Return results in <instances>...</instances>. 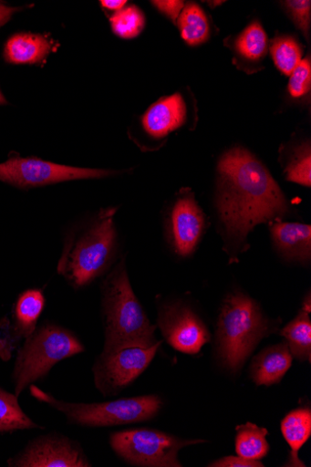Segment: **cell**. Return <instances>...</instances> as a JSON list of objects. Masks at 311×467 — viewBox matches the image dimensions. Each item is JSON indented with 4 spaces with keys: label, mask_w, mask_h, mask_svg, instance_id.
Instances as JSON below:
<instances>
[{
    "label": "cell",
    "mask_w": 311,
    "mask_h": 467,
    "mask_svg": "<svg viewBox=\"0 0 311 467\" xmlns=\"http://www.w3.org/2000/svg\"><path fill=\"white\" fill-rule=\"evenodd\" d=\"M217 171L218 216L230 247L240 252L256 225L286 215L287 202L269 170L243 148L222 156Z\"/></svg>",
    "instance_id": "obj_1"
},
{
    "label": "cell",
    "mask_w": 311,
    "mask_h": 467,
    "mask_svg": "<svg viewBox=\"0 0 311 467\" xmlns=\"http://www.w3.org/2000/svg\"><path fill=\"white\" fill-rule=\"evenodd\" d=\"M102 294L104 349L124 346L152 347L158 343L157 327L151 324L131 288L124 259L107 276Z\"/></svg>",
    "instance_id": "obj_2"
},
{
    "label": "cell",
    "mask_w": 311,
    "mask_h": 467,
    "mask_svg": "<svg viewBox=\"0 0 311 467\" xmlns=\"http://www.w3.org/2000/svg\"><path fill=\"white\" fill-rule=\"evenodd\" d=\"M272 332V324L255 301L241 292L230 294L217 322L216 348L220 362L231 372H240L258 344Z\"/></svg>",
    "instance_id": "obj_3"
},
{
    "label": "cell",
    "mask_w": 311,
    "mask_h": 467,
    "mask_svg": "<svg viewBox=\"0 0 311 467\" xmlns=\"http://www.w3.org/2000/svg\"><path fill=\"white\" fill-rule=\"evenodd\" d=\"M29 388L36 400L49 405L61 412L69 423L81 428H108L150 420L163 407L161 398L157 395L101 403H71L59 400L34 385Z\"/></svg>",
    "instance_id": "obj_4"
},
{
    "label": "cell",
    "mask_w": 311,
    "mask_h": 467,
    "mask_svg": "<svg viewBox=\"0 0 311 467\" xmlns=\"http://www.w3.org/2000/svg\"><path fill=\"white\" fill-rule=\"evenodd\" d=\"M84 352L78 337L62 327L47 324L36 328L17 352L12 374L16 396L46 378L57 363Z\"/></svg>",
    "instance_id": "obj_5"
},
{
    "label": "cell",
    "mask_w": 311,
    "mask_h": 467,
    "mask_svg": "<svg viewBox=\"0 0 311 467\" xmlns=\"http://www.w3.org/2000/svg\"><path fill=\"white\" fill-rule=\"evenodd\" d=\"M116 209L102 211L97 223L67 249L59 263V274L75 287H83L100 276L112 262L115 252Z\"/></svg>",
    "instance_id": "obj_6"
},
{
    "label": "cell",
    "mask_w": 311,
    "mask_h": 467,
    "mask_svg": "<svg viewBox=\"0 0 311 467\" xmlns=\"http://www.w3.org/2000/svg\"><path fill=\"white\" fill-rule=\"evenodd\" d=\"M184 440L158 430L142 428L114 432L109 443L114 452L127 463L142 467H181L180 451L202 443Z\"/></svg>",
    "instance_id": "obj_7"
},
{
    "label": "cell",
    "mask_w": 311,
    "mask_h": 467,
    "mask_svg": "<svg viewBox=\"0 0 311 467\" xmlns=\"http://www.w3.org/2000/svg\"><path fill=\"white\" fill-rule=\"evenodd\" d=\"M161 344L104 349L93 367L97 389L105 397L121 393L150 367Z\"/></svg>",
    "instance_id": "obj_8"
},
{
    "label": "cell",
    "mask_w": 311,
    "mask_h": 467,
    "mask_svg": "<svg viewBox=\"0 0 311 467\" xmlns=\"http://www.w3.org/2000/svg\"><path fill=\"white\" fill-rule=\"evenodd\" d=\"M113 172L102 169L66 166L34 158H11L0 163V181L28 189L64 182L101 179Z\"/></svg>",
    "instance_id": "obj_9"
},
{
    "label": "cell",
    "mask_w": 311,
    "mask_h": 467,
    "mask_svg": "<svg viewBox=\"0 0 311 467\" xmlns=\"http://www.w3.org/2000/svg\"><path fill=\"white\" fill-rule=\"evenodd\" d=\"M11 467H91L82 446L57 432L35 438L10 458Z\"/></svg>",
    "instance_id": "obj_10"
},
{
    "label": "cell",
    "mask_w": 311,
    "mask_h": 467,
    "mask_svg": "<svg viewBox=\"0 0 311 467\" xmlns=\"http://www.w3.org/2000/svg\"><path fill=\"white\" fill-rule=\"evenodd\" d=\"M158 326L166 342L176 351L197 355L211 341V334L190 307L181 304L163 306L159 312Z\"/></svg>",
    "instance_id": "obj_11"
},
{
    "label": "cell",
    "mask_w": 311,
    "mask_h": 467,
    "mask_svg": "<svg viewBox=\"0 0 311 467\" xmlns=\"http://www.w3.org/2000/svg\"><path fill=\"white\" fill-rule=\"evenodd\" d=\"M205 229V216L193 194L187 192L177 199L168 227L169 240L173 251L182 258L192 256Z\"/></svg>",
    "instance_id": "obj_12"
},
{
    "label": "cell",
    "mask_w": 311,
    "mask_h": 467,
    "mask_svg": "<svg viewBox=\"0 0 311 467\" xmlns=\"http://www.w3.org/2000/svg\"><path fill=\"white\" fill-rule=\"evenodd\" d=\"M270 230L274 244L285 259L301 264L310 261V225L276 220L271 223Z\"/></svg>",
    "instance_id": "obj_13"
},
{
    "label": "cell",
    "mask_w": 311,
    "mask_h": 467,
    "mask_svg": "<svg viewBox=\"0 0 311 467\" xmlns=\"http://www.w3.org/2000/svg\"><path fill=\"white\" fill-rule=\"evenodd\" d=\"M293 364V356L286 342L264 349L250 367V377L257 387L277 385Z\"/></svg>",
    "instance_id": "obj_14"
},
{
    "label": "cell",
    "mask_w": 311,
    "mask_h": 467,
    "mask_svg": "<svg viewBox=\"0 0 311 467\" xmlns=\"http://www.w3.org/2000/svg\"><path fill=\"white\" fill-rule=\"evenodd\" d=\"M186 104L180 94L163 99L154 104L143 117L146 132L161 139L180 129L186 120Z\"/></svg>",
    "instance_id": "obj_15"
},
{
    "label": "cell",
    "mask_w": 311,
    "mask_h": 467,
    "mask_svg": "<svg viewBox=\"0 0 311 467\" xmlns=\"http://www.w3.org/2000/svg\"><path fill=\"white\" fill-rule=\"evenodd\" d=\"M281 431L291 451L285 466L305 467L298 452L311 436V410L300 407L290 411L282 420Z\"/></svg>",
    "instance_id": "obj_16"
},
{
    "label": "cell",
    "mask_w": 311,
    "mask_h": 467,
    "mask_svg": "<svg viewBox=\"0 0 311 467\" xmlns=\"http://www.w3.org/2000/svg\"><path fill=\"white\" fill-rule=\"evenodd\" d=\"M52 51L50 41L35 34H17L12 36L5 47V59L16 65H31L42 61Z\"/></svg>",
    "instance_id": "obj_17"
},
{
    "label": "cell",
    "mask_w": 311,
    "mask_h": 467,
    "mask_svg": "<svg viewBox=\"0 0 311 467\" xmlns=\"http://www.w3.org/2000/svg\"><path fill=\"white\" fill-rule=\"evenodd\" d=\"M310 296L304 302L303 308L297 317L288 323L281 331L285 338L290 352L299 361H311V321Z\"/></svg>",
    "instance_id": "obj_18"
},
{
    "label": "cell",
    "mask_w": 311,
    "mask_h": 467,
    "mask_svg": "<svg viewBox=\"0 0 311 467\" xmlns=\"http://www.w3.org/2000/svg\"><path fill=\"white\" fill-rule=\"evenodd\" d=\"M43 430L22 410L18 397L0 388V434Z\"/></svg>",
    "instance_id": "obj_19"
},
{
    "label": "cell",
    "mask_w": 311,
    "mask_h": 467,
    "mask_svg": "<svg viewBox=\"0 0 311 467\" xmlns=\"http://www.w3.org/2000/svg\"><path fill=\"white\" fill-rule=\"evenodd\" d=\"M235 448L239 456L250 461H261L270 451L266 436L269 431L256 424L246 422L236 428Z\"/></svg>",
    "instance_id": "obj_20"
},
{
    "label": "cell",
    "mask_w": 311,
    "mask_h": 467,
    "mask_svg": "<svg viewBox=\"0 0 311 467\" xmlns=\"http://www.w3.org/2000/svg\"><path fill=\"white\" fill-rule=\"evenodd\" d=\"M44 306L46 298L40 290L30 289L20 296L16 306L14 326L23 338H26L36 330Z\"/></svg>",
    "instance_id": "obj_21"
},
{
    "label": "cell",
    "mask_w": 311,
    "mask_h": 467,
    "mask_svg": "<svg viewBox=\"0 0 311 467\" xmlns=\"http://www.w3.org/2000/svg\"><path fill=\"white\" fill-rule=\"evenodd\" d=\"M179 26L182 37L192 47L203 44L209 37L210 28L207 17L201 7L195 4L184 7L179 17Z\"/></svg>",
    "instance_id": "obj_22"
},
{
    "label": "cell",
    "mask_w": 311,
    "mask_h": 467,
    "mask_svg": "<svg viewBox=\"0 0 311 467\" xmlns=\"http://www.w3.org/2000/svg\"><path fill=\"white\" fill-rule=\"evenodd\" d=\"M271 52L276 67L286 76H290L301 62V48L293 37H277L273 42Z\"/></svg>",
    "instance_id": "obj_23"
},
{
    "label": "cell",
    "mask_w": 311,
    "mask_h": 467,
    "mask_svg": "<svg viewBox=\"0 0 311 467\" xmlns=\"http://www.w3.org/2000/svg\"><path fill=\"white\" fill-rule=\"evenodd\" d=\"M238 53L246 59L259 60L266 52V35L258 23L249 26L236 41Z\"/></svg>",
    "instance_id": "obj_24"
},
{
    "label": "cell",
    "mask_w": 311,
    "mask_h": 467,
    "mask_svg": "<svg viewBox=\"0 0 311 467\" xmlns=\"http://www.w3.org/2000/svg\"><path fill=\"white\" fill-rule=\"evenodd\" d=\"M113 32L122 38L139 36L145 26V16L136 6H129L117 12L110 18Z\"/></svg>",
    "instance_id": "obj_25"
},
{
    "label": "cell",
    "mask_w": 311,
    "mask_h": 467,
    "mask_svg": "<svg viewBox=\"0 0 311 467\" xmlns=\"http://www.w3.org/2000/svg\"><path fill=\"white\" fill-rule=\"evenodd\" d=\"M289 182L310 187L311 185V153L309 145L303 146L286 168Z\"/></svg>",
    "instance_id": "obj_26"
},
{
    "label": "cell",
    "mask_w": 311,
    "mask_h": 467,
    "mask_svg": "<svg viewBox=\"0 0 311 467\" xmlns=\"http://www.w3.org/2000/svg\"><path fill=\"white\" fill-rule=\"evenodd\" d=\"M23 337L8 318L0 322V359L10 361Z\"/></svg>",
    "instance_id": "obj_27"
},
{
    "label": "cell",
    "mask_w": 311,
    "mask_h": 467,
    "mask_svg": "<svg viewBox=\"0 0 311 467\" xmlns=\"http://www.w3.org/2000/svg\"><path fill=\"white\" fill-rule=\"evenodd\" d=\"M289 92L293 98L306 96L310 90L311 64L309 58L301 60L290 75Z\"/></svg>",
    "instance_id": "obj_28"
},
{
    "label": "cell",
    "mask_w": 311,
    "mask_h": 467,
    "mask_svg": "<svg viewBox=\"0 0 311 467\" xmlns=\"http://www.w3.org/2000/svg\"><path fill=\"white\" fill-rule=\"evenodd\" d=\"M285 5L290 12L297 27L304 32L305 36H307L310 25L311 3L309 0H306V2H302V0H292V2H285Z\"/></svg>",
    "instance_id": "obj_29"
},
{
    "label": "cell",
    "mask_w": 311,
    "mask_h": 467,
    "mask_svg": "<svg viewBox=\"0 0 311 467\" xmlns=\"http://www.w3.org/2000/svg\"><path fill=\"white\" fill-rule=\"evenodd\" d=\"M212 467H263L261 461H250L241 456H227L210 463Z\"/></svg>",
    "instance_id": "obj_30"
},
{
    "label": "cell",
    "mask_w": 311,
    "mask_h": 467,
    "mask_svg": "<svg viewBox=\"0 0 311 467\" xmlns=\"http://www.w3.org/2000/svg\"><path fill=\"white\" fill-rule=\"evenodd\" d=\"M153 5L166 16H168L172 22H176L179 19L181 12L185 5L183 2H176V0H164V2H152Z\"/></svg>",
    "instance_id": "obj_31"
},
{
    "label": "cell",
    "mask_w": 311,
    "mask_h": 467,
    "mask_svg": "<svg viewBox=\"0 0 311 467\" xmlns=\"http://www.w3.org/2000/svg\"><path fill=\"white\" fill-rule=\"evenodd\" d=\"M19 9L8 7L5 5L0 4V27L8 23L15 13Z\"/></svg>",
    "instance_id": "obj_32"
},
{
    "label": "cell",
    "mask_w": 311,
    "mask_h": 467,
    "mask_svg": "<svg viewBox=\"0 0 311 467\" xmlns=\"http://www.w3.org/2000/svg\"><path fill=\"white\" fill-rule=\"evenodd\" d=\"M125 0H103L101 5L104 8L110 11H120L126 5Z\"/></svg>",
    "instance_id": "obj_33"
},
{
    "label": "cell",
    "mask_w": 311,
    "mask_h": 467,
    "mask_svg": "<svg viewBox=\"0 0 311 467\" xmlns=\"http://www.w3.org/2000/svg\"><path fill=\"white\" fill-rule=\"evenodd\" d=\"M7 104V100L3 95L2 91H0V105H5Z\"/></svg>",
    "instance_id": "obj_34"
}]
</instances>
